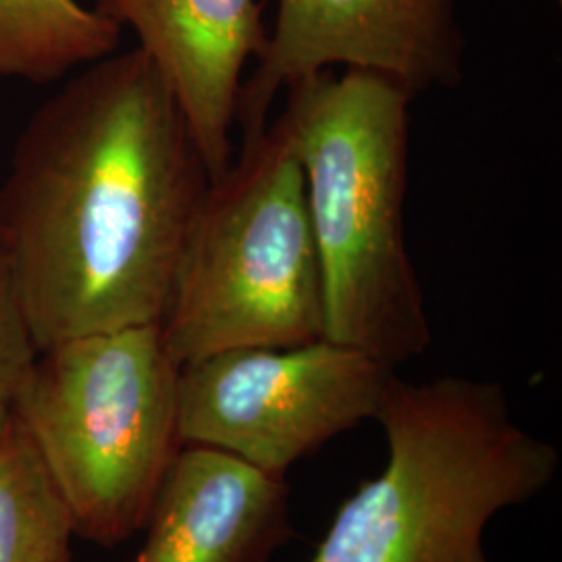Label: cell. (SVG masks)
Returning a JSON list of instances; mask_svg holds the SVG:
<instances>
[{
  "mask_svg": "<svg viewBox=\"0 0 562 562\" xmlns=\"http://www.w3.org/2000/svg\"><path fill=\"white\" fill-rule=\"evenodd\" d=\"M411 101L382 76L327 69L292 83L278 115L304 173L325 338L392 369L431 344L404 222Z\"/></svg>",
  "mask_w": 562,
  "mask_h": 562,
  "instance_id": "obj_2",
  "label": "cell"
},
{
  "mask_svg": "<svg viewBox=\"0 0 562 562\" xmlns=\"http://www.w3.org/2000/svg\"><path fill=\"white\" fill-rule=\"evenodd\" d=\"M180 373L159 323L60 341L30 362L9 406L80 538L117 546L144 529L181 448Z\"/></svg>",
  "mask_w": 562,
  "mask_h": 562,
  "instance_id": "obj_5",
  "label": "cell"
},
{
  "mask_svg": "<svg viewBox=\"0 0 562 562\" xmlns=\"http://www.w3.org/2000/svg\"><path fill=\"white\" fill-rule=\"evenodd\" d=\"M373 419L385 469L341 504L306 562H492L487 522L538 498L561 467L554 443L513 419L501 383L394 371Z\"/></svg>",
  "mask_w": 562,
  "mask_h": 562,
  "instance_id": "obj_3",
  "label": "cell"
},
{
  "mask_svg": "<svg viewBox=\"0 0 562 562\" xmlns=\"http://www.w3.org/2000/svg\"><path fill=\"white\" fill-rule=\"evenodd\" d=\"M159 325L180 364L325 338L304 173L278 117L244 134L238 161L211 181Z\"/></svg>",
  "mask_w": 562,
  "mask_h": 562,
  "instance_id": "obj_4",
  "label": "cell"
},
{
  "mask_svg": "<svg viewBox=\"0 0 562 562\" xmlns=\"http://www.w3.org/2000/svg\"><path fill=\"white\" fill-rule=\"evenodd\" d=\"M211 181L138 46L42 102L0 183V255L36 350L161 323Z\"/></svg>",
  "mask_w": 562,
  "mask_h": 562,
  "instance_id": "obj_1",
  "label": "cell"
},
{
  "mask_svg": "<svg viewBox=\"0 0 562 562\" xmlns=\"http://www.w3.org/2000/svg\"><path fill=\"white\" fill-rule=\"evenodd\" d=\"M76 522L9 404L0 406V562H74Z\"/></svg>",
  "mask_w": 562,
  "mask_h": 562,
  "instance_id": "obj_11",
  "label": "cell"
},
{
  "mask_svg": "<svg viewBox=\"0 0 562 562\" xmlns=\"http://www.w3.org/2000/svg\"><path fill=\"white\" fill-rule=\"evenodd\" d=\"M36 352L0 255V406L11 402Z\"/></svg>",
  "mask_w": 562,
  "mask_h": 562,
  "instance_id": "obj_12",
  "label": "cell"
},
{
  "mask_svg": "<svg viewBox=\"0 0 562 562\" xmlns=\"http://www.w3.org/2000/svg\"><path fill=\"white\" fill-rule=\"evenodd\" d=\"M132 562H269L292 538L290 487L240 457L181 443Z\"/></svg>",
  "mask_w": 562,
  "mask_h": 562,
  "instance_id": "obj_9",
  "label": "cell"
},
{
  "mask_svg": "<svg viewBox=\"0 0 562 562\" xmlns=\"http://www.w3.org/2000/svg\"><path fill=\"white\" fill-rule=\"evenodd\" d=\"M104 18L130 27L138 48L180 104L206 167H229L244 69L261 59L269 27L261 0H94Z\"/></svg>",
  "mask_w": 562,
  "mask_h": 562,
  "instance_id": "obj_8",
  "label": "cell"
},
{
  "mask_svg": "<svg viewBox=\"0 0 562 562\" xmlns=\"http://www.w3.org/2000/svg\"><path fill=\"white\" fill-rule=\"evenodd\" d=\"M394 371L327 338L217 352L181 364L180 440L285 477L302 457L373 419Z\"/></svg>",
  "mask_w": 562,
  "mask_h": 562,
  "instance_id": "obj_6",
  "label": "cell"
},
{
  "mask_svg": "<svg viewBox=\"0 0 562 562\" xmlns=\"http://www.w3.org/2000/svg\"><path fill=\"white\" fill-rule=\"evenodd\" d=\"M120 41V25L80 0H0V80H60Z\"/></svg>",
  "mask_w": 562,
  "mask_h": 562,
  "instance_id": "obj_10",
  "label": "cell"
},
{
  "mask_svg": "<svg viewBox=\"0 0 562 562\" xmlns=\"http://www.w3.org/2000/svg\"><path fill=\"white\" fill-rule=\"evenodd\" d=\"M461 0H278L276 23L240 88L241 134L269 123L292 83L336 65L394 81L415 99L452 90L464 74Z\"/></svg>",
  "mask_w": 562,
  "mask_h": 562,
  "instance_id": "obj_7",
  "label": "cell"
}]
</instances>
